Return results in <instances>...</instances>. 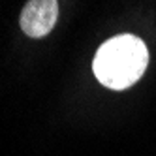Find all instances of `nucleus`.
Here are the masks:
<instances>
[{"label":"nucleus","instance_id":"f03ea898","mask_svg":"<svg viewBox=\"0 0 156 156\" xmlns=\"http://www.w3.org/2000/svg\"><path fill=\"white\" fill-rule=\"evenodd\" d=\"M57 17V0H28L21 13V28L30 38H43L53 30Z\"/></svg>","mask_w":156,"mask_h":156},{"label":"nucleus","instance_id":"f257e3e1","mask_svg":"<svg viewBox=\"0 0 156 156\" xmlns=\"http://www.w3.org/2000/svg\"><path fill=\"white\" fill-rule=\"evenodd\" d=\"M149 64L145 43L132 34H120L107 40L96 51L92 70L96 79L107 88L124 90L141 79Z\"/></svg>","mask_w":156,"mask_h":156}]
</instances>
